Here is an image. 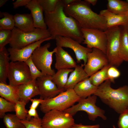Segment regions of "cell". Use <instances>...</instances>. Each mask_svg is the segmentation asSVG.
Wrapping results in <instances>:
<instances>
[{"label": "cell", "instance_id": "cell-24", "mask_svg": "<svg viewBox=\"0 0 128 128\" xmlns=\"http://www.w3.org/2000/svg\"><path fill=\"white\" fill-rule=\"evenodd\" d=\"M9 54L5 47L0 50V82L7 84L8 73L10 60Z\"/></svg>", "mask_w": 128, "mask_h": 128}, {"label": "cell", "instance_id": "cell-38", "mask_svg": "<svg viewBox=\"0 0 128 128\" xmlns=\"http://www.w3.org/2000/svg\"><path fill=\"white\" fill-rule=\"evenodd\" d=\"M107 74L108 79L111 82H114V80L119 78L120 75V73L116 67L111 66L108 68Z\"/></svg>", "mask_w": 128, "mask_h": 128}, {"label": "cell", "instance_id": "cell-26", "mask_svg": "<svg viewBox=\"0 0 128 128\" xmlns=\"http://www.w3.org/2000/svg\"><path fill=\"white\" fill-rule=\"evenodd\" d=\"M73 70L72 69H59L52 76L53 81L59 88L65 91V87L68 81L69 75Z\"/></svg>", "mask_w": 128, "mask_h": 128}, {"label": "cell", "instance_id": "cell-30", "mask_svg": "<svg viewBox=\"0 0 128 128\" xmlns=\"http://www.w3.org/2000/svg\"><path fill=\"white\" fill-rule=\"evenodd\" d=\"M1 15L3 17L0 19V29L12 30L15 27L14 16L5 12L1 13Z\"/></svg>", "mask_w": 128, "mask_h": 128}, {"label": "cell", "instance_id": "cell-49", "mask_svg": "<svg viewBox=\"0 0 128 128\" xmlns=\"http://www.w3.org/2000/svg\"><path fill=\"white\" fill-rule=\"evenodd\" d=\"M114 128H116V127H114Z\"/></svg>", "mask_w": 128, "mask_h": 128}, {"label": "cell", "instance_id": "cell-1", "mask_svg": "<svg viewBox=\"0 0 128 128\" xmlns=\"http://www.w3.org/2000/svg\"><path fill=\"white\" fill-rule=\"evenodd\" d=\"M64 7L62 0H60L54 11L44 12L47 29L53 39L59 36L68 37L81 44L84 40L82 28L74 19L67 16Z\"/></svg>", "mask_w": 128, "mask_h": 128}, {"label": "cell", "instance_id": "cell-35", "mask_svg": "<svg viewBox=\"0 0 128 128\" xmlns=\"http://www.w3.org/2000/svg\"><path fill=\"white\" fill-rule=\"evenodd\" d=\"M25 62L29 68L32 80H36L38 78L44 75L37 68L34 64L31 57Z\"/></svg>", "mask_w": 128, "mask_h": 128}, {"label": "cell", "instance_id": "cell-6", "mask_svg": "<svg viewBox=\"0 0 128 128\" xmlns=\"http://www.w3.org/2000/svg\"><path fill=\"white\" fill-rule=\"evenodd\" d=\"M122 29L116 26L109 28L105 31L107 37L106 55L111 66L117 67L123 61L119 55Z\"/></svg>", "mask_w": 128, "mask_h": 128}, {"label": "cell", "instance_id": "cell-23", "mask_svg": "<svg viewBox=\"0 0 128 128\" xmlns=\"http://www.w3.org/2000/svg\"><path fill=\"white\" fill-rule=\"evenodd\" d=\"M0 95L1 97L14 104L19 101V93L18 86L0 82Z\"/></svg>", "mask_w": 128, "mask_h": 128}, {"label": "cell", "instance_id": "cell-42", "mask_svg": "<svg viewBox=\"0 0 128 128\" xmlns=\"http://www.w3.org/2000/svg\"><path fill=\"white\" fill-rule=\"evenodd\" d=\"M100 125L98 124L93 125H84L81 123L78 124L75 123L72 128H100Z\"/></svg>", "mask_w": 128, "mask_h": 128}, {"label": "cell", "instance_id": "cell-9", "mask_svg": "<svg viewBox=\"0 0 128 128\" xmlns=\"http://www.w3.org/2000/svg\"><path fill=\"white\" fill-rule=\"evenodd\" d=\"M73 116L64 111L51 110L41 119L42 128H72L75 123Z\"/></svg>", "mask_w": 128, "mask_h": 128}, {"label": "cell", "instance_id": "cell-33", "mask_svg": "<svg viewBox=\"0 0 128 128\" xmlns=\"http://www.w3.org/2000/svg\"><path fill=\"white\" fill-rule=\"evenodd\" d=\"M12 37V30L0 29V50H2L8 44H9Z\"/></svg>", "mask_w": 128, "mask_h": 128}, {"label": "cell", "instance_id": "cell-36", "mask_svg": "<svg viewBox=\"0 0 128 128\" xmlns=\"http://www.w3.org/2000/svg\"><path fill=\"white\" fill-rule=\"evenodd\" d=\"M26 128H42L41 119L39 117H32L29 120H20Z\"/></svg>", "mask_w": 128, "mask_h": 128}, {"label": "cell", "instance_id": "cell-40", "mask_svg": "<svg viewBox=\"0 0 128 128\" xmlns=\"http://www.w3.org/2000/svg\"><path fill=\"white\" fill-rule=\"evenodd\" d=\"M32 117L38 118L39 117L36 109L30 108L27 111V115L26 119L28 120Z\"/></svg>", "mask_w": 128, "mask_h": 128}, {"label": "cell", "instance_id": "cell-12", "mask_svg": "<svg viewBox=\"0 0 128 128\" xmlns=\"http://www.w3.org/2000/svg\"><path fill=\"white\" fill-rule=\"evenodd\" d=\"M109 64L106 54L101 50L94 48L87 54V62L84 68L89 77Z\"/></svg>", "mask_w": 128, "mask_h": 128}, {"label": "cell", "instance_id": "cell-27", "mask_svg": "<svg viewBox=\"0 0 128 128\" xmlns=\"http://www.w3.org/2000/svg\"><path fill=\"white\" fill-rule=\"evenodd\" d=\"M111 66L108 64L89 77L91 83L98 87L105 81L108 79L107 72Z\"/></svg>", "mask_w": 128, "mask_h": 128}, {"label": "cell", "instance_id": "cell-31", "mask_svg": "<svg viewBox=\"0 0 128 128\" xmlns=\"http://www.w3.org/2000/svg\"><path fill=\"white\" fill-rule=\"evenodd\" d=\"M15 104L0 97V118H3L6 113L15 112Z\"/></svg>", "mask_w": 128, "mask_h": 128}, {"label": "cell", "instance_id": "cell-29", "mask_svg": "<svg viewBox=\"0 0 128 128\" xmlns=\"http://www.w3.org/2000/svg\"><path fill=\"white\" fill-rule=\"evenodd\" d=\"M3 119L6 128H26L20 120L15 114H6Z\"/></svg>", "mask_w": 128, "mask_h": 128}, {"label": "cell", "instance_id": "cell-15", "mask_svg": "<svg viewBox=\"0 0 128 128\" xmlns=\"http://www.w3.org/2000/svg\"><path fill=\"white\" fill-rule=\"evenodd\" d=\"M53 39L51 37L42 39L35 42L20 49L10 47L7 49L9 54V57L11 61H21L25 62L31 56L35 50L41 46L44 41Z\"/></svg>", "mask_w": 128, "mask_h": 128}, {"label": "cell", "instance_id": "cell-13", "mask_svg": "<svg viewBox=\"0 0 128 128\" xmlns=\"http://www.w3.org/2000/svg\"><path fill=\"white\" fill-rule=\"evenodd\" d=\"M55 39L56 46L69 48L73 50L77 63H79L83 60L84 66L86 64L87 54L92 51V49L81 45L76 41L69 37L59 36Z\"/></svg>", "mask_w": 128, "mask_h": 128}, {"label": "cell", "instance_id": "cell-17", "mask_svg": "<svg viewBox=\"0 0 128 128\" xmlns=\"http://www.w3.org/2000/svg\"><path fill=\"white\" fill-rule=\"evenodd\" d=\"M25 7L31 11L35 27L47 29L43 16L44 11L38 0H31Z\"/></svg>", "mask_w": 128, "mask_h": 128}, {"label": "cell", "instance_id": "cell-21", "mask_svg": "<svg viewBox=\"0 0 128 128\" xmlns=\"http://www.w3.org/2000/svg\"><path fill=\"white\" fill-rule=\"evenodd\" d=\"M98 87L92 84L88 77L78 83L73 89L81 99H84L94 95Z\"/></svg>", "mask_w": 128, "mask_h": 128}, {"label": "cell", "instance_id": "cell-5", "mask_svg": "<svg viewBox=\"0 0 128 128\" xmlns=\"http://www.w3.org/2000/svg\"><path fill=\"white\" fill-rule=\"evenodd\" d=\"M10 47L20 49L41 40L49 37L51 35L47 29L36 28L33 31L24 32L16 27L12 30Z\"/></svg>", "mask_w": 128, "mask_h": 128}, {"label": "cell", "instance_id": "cell-7", "mask_svg": "<svg viewBox=\"0 0 128 128\" xmlns=\"http://www.w3.org/2000/svg\"><path fill=\"white\" fill-rule=\"evenodd\" d=\"M51 44L47 43L43 46H40L35 50L31 56L32 60L37 68L44 75L53 76L55 73L51 68L53 55L56 52V47L51 51L48 50Z\"/></svg>", "mask_w": 128, "mask_h": 128}, {"label": "cell", "instance_id": "cell-32", "mask_svg": "<svg viewBox=\"0 0 128 128\" xmlns=\"http://www.w3.org/2000/svg\"><path fill=\"white\" fill-rule=\"evenodd\" d=\"M26 105L25 103L20 101H18L15 104V114L20 120L27 119L28 110L25 108Z\"/></svg>", "mask_w": 128, "mask_h": 128}, {"label": "cell", "instance_id": "cell-39", "mask_svg": "<svg viewBox=\"0 0 128 128\" xmlns=\"http://www.w3.org/2000/svg\"><path fill=\"white\" fill-rule=\"evenodd\" d=\"M30 0H17L13 3V8L14 9H16L21 6H26Z\"/></svg>", "mask_w": 128, "mask_h": 128}, {"label": "cell", "instance_id": "cell-34", "mask_svg": "<svg viewBox=\"0 0 128 128\" xmlns=\"http://www.w3.org/2000/svg\"><path fill=\"white\" fill-rule=\"evenodd\" d=\"M44 12L50 13L54 11L60 0H38Z\"/></svg>", "mask_w": 128, "mask_h": 128}, {"label": "cell", "instance_id": "cell-19", "mask_svg": "<svg viewBox=\"0 0 128 128\" xmlns=\"http://www.w3.org/2000/svg\"><path fill=\"white\" fill-rule=\"evenodd\" d=\"M15 27L26 32L34 31L36 29L31 14H16L14 15Z\"/></svg>", "mask_w": 128, "mask_h": 128}, {"label": "cell", "instance_id": "cell-4", "mask_svg": "<svg viewBox=\"0 0 128 128\" xmlns=\"http://www.w3.org/2000/svg\"><path fill=\"white\" fill-rule=\"evenodd\" d=\"M81 99L73 89L67 90L53 98L43 100L40 104V110L44 114L53 110L64 111L78 102Z\"/></svg>", "mask_w": 128, "mask_h": 128}, {"label": "cell", "instance_id": "cell-48", "mask_svg": "<svg viewBox=\"0 0 128 128\" xmlns=\"http://www.w3.org/2000/svg\"><path fill=\"white\" fill-rule=\"evenodd\" d=\"M126 1H127L128 2V0H127Z\"/></svg>", "mask_w": 128, "mask_h": 128}, {"label": "cell", "instance_id": "cell-25", "mask_svg": "<svg viewBox=\"0 0 128 128\" xmlns=\"http://www.w3.org/2000/svg\"><path fill=\"white\" fill-rule=\"evenodd\" d=\"M107 9L119 15H126L128 12V2L120 0H108Z\"/></svg>", "mask_w": 128, "mask_h": 128}, {"label": "cell", "instance_id": "cell-11", "mask_svg": "<svg viewBox=\"0 0 128 128\" xmlns=\"http://www.w3.org/2000/svg\"><path fill=\"white\" fill-rule=\"evenodd\" d=\"M83 44L91 49H98L106 54L107 37L105 31L96 29L82 28Z\"/></svg>", "mask_w": 128, "mask_h": 128}, {"label": "cell", "instance_id": "cell-37", "mask_svg": "<svg viewBox=\"0 0 128 128\" xmlns=\"http://www.w3.org/2000/svg\"><path fill=\"white\" fill-rule=\"evenodd\" d=\"M117 124L119 128H128V108L120 114Z\"/></svg>", "mask_w": 128, "mask_h": 128}, {"label": "cell", "instance_id": "cell-8", "mask_svg": "<svg viewBox=\"0 0 128 128\" xmlns=\"http://www.w3.org/2000/svg\"><path fill=\"white\" fill-rule=\"evenodd\" d=\"M97 96L92 95L86 98L81 99L78 103L64 111L73 116L78 112L83 111L87 114L89 119L94 121L98 117L107 119L105 111L96 105Z\"/></svg>", "mask_w": 128, "mask_h": 128}, {"label": "cell", "instance_id": "cell-28", "mask_svg": "<svg viewBox=\"0 0 128 128\" xmlns=\"http://www.w3.org/2000/svg\"><path fill=\"white\" fill-rule=\"evenodd\" d=\"M119 55L123 61L128 62V36L123 28L121 33Z\"/></svg>", "mask_w": 128, "mask_h": 128}, {"label": "cell", "instance_id": "cell-3", "mask_svg": "<svg viewBox=\"0 0 128 128\" xmlns=\"http://www.w3.org/2000/svg\"><path fill=\"white\" fill-rule=\"evenodd\" d=\"M111 82L107 79L99 86L93 95L119 114L128 108V86L116 89L111 87Z\"/></svg>", "mask_w": 128, "mask_h": 128}, {"label": "cell", "instance_id": "cell-2", "mask_svg": "<svg viewBox=\"0 0 128 128\" xmlns=\"http://www.w3.org/2000/svg\"><path fill=\"white\" fill-rule=\"evenodd\" d=\"M90 4L85 0H76L64 6V12L74 19L82 28H93L105 31L108 28L105 18L93 12Z\"/></svg>", "mask_w": 128, "mask_h": 128}, {"label": "cell", "instance_id": "cell-18", "mask_svg": "<svg viewBox=\"0 0 128 128\" xmlns=\"http://www.w3.org/2000/svg\"><path fill=\"white\" fill-rule=\"evenodd\" d=\"M36 80H32L26 83L18 86L19 101L26 104L32 98L40 95Z\"/></svg>", "mask_w": 128, "mask_h": 128}, {"label": "cell", "instance_id": "cell-10", "mask_svg": "<svg viewBox=\"0 0 128 128\" xmlns=\"http://www.w3.org/2000/svg\"><path fill=\"white\" fill-rule=\"evenodd\" d=\"M8 78L9 85L16 86L32 80L28 66L25 62L21 61L10 62Z\"/></svg>", "mask_w": 128, "mask_h": 128}, {"label": "cell", "instance_id": "cell-20", "mask_svg": "<svg viewBox=\"0 0 128 128\" xmlns=\"http://www.w3.org/2000/svg\"><path fill=\"white\" fill-rule=\"evenodd\" d=\"M84 66L83 64L81 65H77L74 69L70 73L65 87V91L73 89L78 83L89 77L83 68Z\"/></svg>", "mask_w": 128, "mask_h": 128}, {"label": "cell", "instance_id": "cell-43", "mask_svg": "<svg viewBox=\"0 0 128 128\" xmlns=\"http://www.w3.org/2000/svg\"><path fill=\"white\" fill-rule=\"evenodd\" d=\"M76 0H62L64 6H67L73 3Z\"/></svg>", "mask_w": 128, "mask_h": 128}, {"label": "cell", "instance_id": "cell-16", "mask_svg": "<svg viewBox=\"0 0 128 128\" xmlns=\"http://www.w3.org/2000/svg\"><path fill=\"white\" fill-rule=\"evenodd\" d=\"M56 47L55 69L58 70L75 68L77 65V63L68 52L62 47L56 46Z\"/></svg>", "mask_w": 128, "mask_h": 128}, {"label": "cell", "instance_id": "cell-41", "mask_svg": "<svg viewBox=\"0 0 128 128\" xmlns=\"http://www.w3.org/2000/svg\"><path fill=\"white\" fill-rule=\"evenodd\" d=\"M43 100L41 98L32 99L30 100L32 102L29 108L36 109L39 105L41 104L43 101Z\"/></svg>", "mask_w": 128, "mask_h": 128}, {"label": "cell", "instance_id": "cell-46", "mask_svg": "<svg viewBox=\"0 0 128 128\" xmlns=\"http://www.w3.org/2000/svg\"><path fill=\"white\" fill-rule=\"evenodd\" d=\"M8 1V0H0V7L4 5Z\"/></svg>", "mask_w": 128, "mask_h": 128}, {"label": "cell", "instance_id": "cell-44", "mask_svg": "<svg viewBox=\"0 0 128 128\" xmlns=\"http://www.w3.org/2000/svg\"><path fill=\"white\" fill-rule=\"evenodd\" d=\"M85 0L90 4H91L93 6L95 5L97 1V0Z\"/></svg>", "mask_w": 128, "mask_h": 128}, {"label": "cell", "instance_id": "cell-22", "mask_svg": "<svg viewBox=\"0 0 128 128\" xmlns=\"http://www.w3.org/2000/svg\"><path fill=\"white\" fill-rule=\"evenodd\" d=\"M105 18L108 28L125 24L128 21L126 15H119L113 13L107 9L101 10L99 14Z\"/></svg>", "mask_w": 128, "mask_h": 128}, {"label": "cell", "instance_id": "cell-14", "mask_svg": "<svg viewBox=\"0 0 128 128\" xmlns=\"http://www.w3.org/2000/svg\"><path fill=\"white\" fill-rule=\"evenodd\" d=\"M52 76L43 75L38 78L36 83L40 93V98L45 100L53 98L65 90L59 88L53 81Z\"/></svg>", "mask_w": 128, "mask_h": 128}, {"label": "cell", "instance_id": "cell-47", "mask_svg": "<svg viewBox=\"0 0 128 128\" xmlns=\"http://www.w3.org/2000/svg\"><path fill=\"white\" fill-rule=\"evenodd\" d=\"M126 16L127 17V18H128V13H127V14H126Z\"/></svg>", "mask_w": 128, "mask_h": 128}, {"label": "cell", "instance_id": "cell-45", "mask_svg": "<svg viewBox=\"0 0 128 128\" xmlns=\"http://www.w3.org/2000/svg\"><path fill=\"white\" fill-rule=\"evenodd\" d=\"M122 26L123 28L127 32L128 36V21L125 24Z\"/></svg>", "mask_w": 128, "mask_h": 128}]
</instances>
